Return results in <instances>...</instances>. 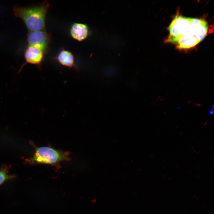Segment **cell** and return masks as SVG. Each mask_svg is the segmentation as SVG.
<instances>
[{
  "label": "cell",
  "instance_id": "1",
  "mask_svg": "<svg viewBox=\"0 0 214 214\" xmlns=\"http://www.w3.org/2000/svg\"><path fill=\"white\" fill-rule=\"evenodd\" d=\"M166 41L175 44L180 49L194 47L207 35L208 27L202 19L177 15L169 27Z\"/></svg>",
  "mask_w": 214,
  "mask_h": 214
},
{
  "label": "cell",
  "instance_id": "2",
  "mask_svg": "<svg viewBox=\"0 0 214 214\" xmlns=\"http://www.w3.org/2000/svg\"><path fill=\"white\" fill-rule=\"evenodd\" d=\"M48 6L47 3L29 7L15 6L13 10L15 16L23 20L29 32L45 30Z\"/></svg>",
  "mask_w": 214,
  "mask_h": 214
},
{
  "label": "cell",
  "instance_id": "3",
  "mask_svg": "<svg viewBox=\"0 0 214 214\" xmlns=\"http://www.w3.org/2000/svg\"><path fill=\"white\" fill-rule=\"evenodd\" d=\"M68 154L48 147L37 148L33 156L28 161L30 163L56 164L61 161L69 160Z\"/></svg>",
  "mask_w": 214,
  "mask_h": 214
},
{
  "label": "cell",
  "instance_id": "4",
  "mask_svg": "<svg viewBox=\"0 0 214 214\" xmlns=\"http://www.w3.org/2000/svg\"><path fill=\"white\" fill-rule=\"evenodd\" d=\"M27 40L28 46L39 48L44 53L47 48L48 37L45 30L29 32Z\"/></svg>",
  "mask_w": 214,
  "mask_h": 214
},
{
  "label": "cell",
  "instance_id": "5",
  "mask_svg": "<svg viewBox=\"0 0 214 214\" xmlns=\"http://www.w3.org/2000/svg\"><path fill=\"white\" fill-rule=\"evenodd\" d=\"M44 53V52L39 48L28 46L24 54L26 62L40 66L43 59Z\"/></svg>",
  "mask_w": 214,
  "mask_h": 214
},
{
  "label": "cell",
  "instance_id": "6",
  "mask_svg": "<svg viewBox=\"0 0 214 214\" xmlns=\"http://www.w3.org/2000/svg\"><path fill=\"white\" fill-rule=\"evenodd\" d=\"M70 33L73 39L81 41L84 40L87 37L89 34V29L85 24L75 23L72 25Z\"/></svg>",
  "mask_w": 214,
  "mask_h": 214
},
{
  "label": "cell",
  "instance_id": "7",
  "mask_svg": "<svg viewBox=\"0 0 214 214\" xmlns=\"http://www.w3.org/2000/svg\"><path fill=\"white\" fill-rule=\"evenodd\" d=\"M57 59L62 65L68 67L75 66L74 59L73 56L70 51L63 50L59 54Z\"/></svg>",
  "mask_w": 214,
  "mask_h": 214
},
{
  "label": "cell",
  "instance_id": "8",
  "mask_svg": "<svg viewBox=\"0 0 214 214\" xmlns=\"http://www.w3.org/2000/svg\"><path fill=\"white\" fill-rule=\"evenodd\" d=\"M10 167L4 165L0 169V185L6 181L12 180L15 178L14 175L8 174Z\"/></svg>",
  "mask_w": 214,
  "mask_h": 214
},
{
  "label": "cell",
  "instance_id": "9",
  "mask_svg": "<svg viewBox=\"0 0 214 214\" xmlns=\"http://www.w3.org/2000/svg\"><path fill=\"white\" fill-rule=\"evenodd\" d=\"M192 103L194 105L198 106H201V104L199 103H196L195 102H192Z\"/></svg>",
  "mask_w": 214,
  "mask_h": 214
},
{
  "label": "cell",
  "instance_id": "10",
  "mask_svg": "<svg viewBox=\"0 0 214 214\" xmlns=\"http://www.w3.org/2000/svg\"><path fill=\"white\" fill-rule=\"evenodd\" d=\"M166 98L165 97L164 98H161V99H160V101H164V100H166Z\"/></svg>",
  "mask_w": 214,
  "mask_h": 214
},
{
  "label": "cell",
  "instance_id": "11",
  "mask_svg": "<svg viewBox=\"0 0 214 214\" xmlns=\"http://www.w3.org/2000/svg\"><path fill=\"white\" fill-rule=\"evenodd\" d=\"M191 103V100H189V101L188 102V104H189V103Z\"/></svg>",
  "mask_w": 214,
  "mask_h": 214
},
{
  "label": "cell",
  "instance_id": "12",
  "mask_svg": "<svg viewBox=\"0 0 214 214\" xmlns=\"http://www.w3.org/2000/svg\"><path fill=\"white\" fill-rule=\"evenodd\" d=\"M207 124V122H205V123H204V126L205 125H206Z\"/></svg>",
  "mask_w": 214,
  "mask_h": 214
},
{
  "label": "cell",
  "instance_id": "13",
  "mask_svg": "<svg viewBox=\"0 0 214 214\" xmlns=\"http://www.w3.org/2000/svg\"><path fill=\"white\" fill-rule=\"evenodd\" d=\"M183 132H182L180 134V135H182V134H183Z\"/></svg>",
  "mask_w": 214,
  "mask_h": 214
},
{
  "label": "cell",
  "instance_id": "14",
  "mask_svg": "<svg viewBox=\"0 0 214 214\" xmlns=\"http://www.w3.org/2000/svg\"><path fill=\"white\" fill-rule=\"evenodd\" d=\"M166 113V111L165 112H164V113H163V114H165Z\"/></svg>",
  "mask_w": 214,
  "mask_h": 214
},
{
  "label": "cell",
  "instance_id": "15",
  "mask_svg": "<svg viewBox=\"0 0 214 214\" xmlns=\"http://www.w3.org/2000/svg\"><path fill=\"white\" fill-rule=\"evenodd\" d=\"M178 127V126H177V127L176 128V129H177V128Z\"/></svg>",
  "mask_w": 214,
  "mask_h": 214
},
{
  "label": "cell",
  "instance_id": "16",
  "mask_svg": "<svg viewBox=\"0 0 214 214\" xmlns=\"http://www.w3.org/2000/svg\"><path fill=\"white\" fill-rule=\"evenodd\" d=\"M199 152H198V153H196V154H198V153H199Z\"/></svg>",
  "mask_w": 214,
  "mask_h": 214
},
{
  "label": "cell",
  "instance_id": "17",
  "mask_svg": "<svg viewBox=\"0 0 214 214\" xmlns=\"http://www.w3.org/2000/svg\"><path fill=\"white\" fill-rule=\"evenodd\" d=\"M193 147H192V148H191V149L193 148Z\"/></svg>",
  "mask_w": 214,
  "mask_h": 214
}]
</instances>
